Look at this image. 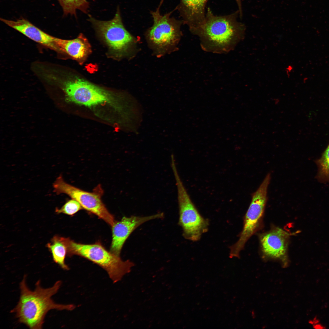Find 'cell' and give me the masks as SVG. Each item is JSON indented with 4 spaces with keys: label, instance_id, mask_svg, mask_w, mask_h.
<instances>
[{
    "label": "cell",
    "instance_id": "obj_9",
    "mask_svg": "<svg viewBox=\"0 0 329 329\" xmlns=\"http://www.w3.org/2000/svg\"><path fill=\"white\" fill-rule=\"evenodd\" d=\"M53 186L54 192L57 195L63 193L68 195L77 201L83 209L96 215L111 227L116 221L102 200L104 192L101 185L97 186L92 192L87 191L67 183L60 175Z\"/></svg>",
    "mask_w": 329,
    "mask_h": 329
},
{
    "label": "cell",
    "instance_id": "obj_5",
    "mask_svg": "<svg viewBox=\"0 0 329 329\" xmlns=\"http://www.w3.org/2000/svg\"><path fill=\"white\" fill-rule=\"evenodd\" d=\"M162 0L155 11H151L153 23L144 34L148 47L152 54L158 58L171 54L178 49L182 35V20L170 17L172 12L162 15L160 9Z\"/></svg>",
    "mask_w": 329,
    "mask_h": 329
},
{
    "label": "cell",
    "instance_id": "obj_13",
    "mask_svg": "<svg viewBox=\"0 0 329 329\" xmlns=\"http://www.w3.org/2000/svg\"><path fill=\"white\" fill-rule=\"evenodd\" d=\"M0 19L32 40L51 49L58 51L55 43L56 37L45 33L27 20L23 18L16 21L2 18Z\"/></svg>",
    "mask_w": 329,
    "mask_h": 329
},
{
    "label": "cell",
    "instance_id": "obj_15",
    "mask_svg": "<svg viewBox=\"0 0 329 329\" xmlns=\"http://www.w3.org/2000/svg\"><path fill=\"white\" fill-rule=\"evenodd\" d=\"M52 255L54 261L63 269L68 270L69 267L65 264V259L67 254V247L63 237L55 235L47 245Z\"/></svg>",
    "mask_w": 329,
    "mask_h": 329
},
{
    "label": "cell",
    "instance_id": "obj_8",
    "mask_svg": "<svg viewBox=\"0 0 329 329\" xmlns=\"http://www.w3.org/2000/svg\"><path fill=\"white\" fill-rule=\"evenodd\" d=\"M271 179V174L268 173L258 189L252 195L251 202L244 217L243 228L239 239L230 247V257H239L246 242L260 227Z\"/></svg>",
    "mask_w": 329,
    "mask_h": 329
},
{
    "label": "cell",
    "instance_id": "obj_4",
    "mask_svg": "<svg viewBox=\"0 0 329 329\" xmlns=\"http://www.w3.org/2000/svg\"><path fill=\"white\" fill-rule=\"evenodd\" d=\"M88 20L107 49L108 57L119 61L131 59L136 55L139 51L138 41L124 26L119 7L111 20H100L90 16Z\"/></svg>",
    "mask_w": 329,
    "mask_h": 329
},
{
    "label": "cell",
    "instance_id": "obj_10",
    "mask_svg": "<svg viewBox=\"0 0 329 329\" xmlns=\"http://www.w3.org/2000/svg\"><path fill=\"white\" fill-rule=\"evenodd\" d=\"M289 235L283 229L273 227L259 236L261 252L265 259L277 260L283 267L287 266L289 260L288 249Z\"/></svg>",
    "mask_w": 329,
    "mask_h": 329
},
{
    "label": "cell",
    "instance_id": "obj_16",
    "mask_svg": "<svg viewBox=\"0 0 329 329\" xmlns=\"http://www.w3.org/2000/svg\"><path fill=\"white\" fill-rule=\"evenodd\" d=\"M62 6L63 15L68 14L76 17V10H79L87 13L89 8V3L87 0H58Z\"/></svg>",
    "mask_w": 329,
    "mask_h": 329
},
{
    "label": "cell",
    "instance_id": "obj_7",
    "mask_svg": "<svg viewBox=\"0 0 329 329\" xmlns=\"http://www.w3.org/2000/svg\"><path fill=\"white\" fill-rule=\"evenodd\" d=\"M176 182L179 209V224L186 239L193 241L199 240L207 231L208 220L200 214L191 199L180 177L175 164L171 166Z\"/></svg>",
    "mask_w": 329,
    "mask_h": 329
},
{
    "label": "cell",
    "instance_id": "obj_12",
    "mask_svg": "<svg viewBox=\"0 0 329 329\" xmlns=\"http://www.w3.org/2000/svg\"><path fill=\"white\" fill-rule=\"evenodd\" d=\"M55 43L58 51L65 55L80 65L84 63L92 52L90 44L82 33L72 40L56 37Z\"/></svg>",
    "mask_w": 329,
    "mask_h": 329
},
{
    "label": "cell",
    "instance_id": "obj_6",
    "mask_svg": "<svg viewBox=\"0 0 329 329\" xmlns=\"http://www.w3.org/2000/svg\"><path fill=\"white\" fill-rule=\"evenodd\" d=\"M63 240L68 256L78 255L97 264L106 271L114 283L121 280L134 266L131 261L123 260L120 256L107 250L99 242L87 244L77 243L69 238L63 237Z\"/></svg>",
    "mask_w": 329,
    "mask_h": 329
},
{
    "label": "cell",
    "instance_id": "obj_17",
    "mask_svg": "<svg viewBox=\"0 0 329 329\" xmlns=\"http://www.w3.org/2000/svg\"><path fill=\"white\" fill-rule=\"evenodd\" d=\"M315 162L318 167L317 179L321 182H329V143Z\"/></svg>",
    "mask_w": 329,
    "mask_h": 329
},
{
    "label": "cell",
    "instance_id": "obj_3",
    "mask_svg": "<svg viewBox=\"0 0 329 329\" xmlns=\"http://www.w3.org/2000/svg\"><path fill=\"white\" fill-rule=\"evenodd\" d=\"M60 68L51 75L52 82L59 83L68 100L90 107L104 104H110L117 111L121 106L114 93L96 85L75 73Z\"/></svg>",
    "mask_w": 329,
    "mask_h": 329
},
{
    "label": "cell",
    "instance_id": "obj_18",
    "mask_svg": "<svg viewBox=\"0 0 329 329\" xmlns=\"http://www.w3.org/2000/svg\"><path fill=\"white\" fill-rule=\"evenodd\" d=\"M82 209V207L77 201L71 198L68 200L60 208H56L55 212L58 214L73 215Z\"/></svg>",
    "mask_w": 329,
    "mask_h": 329
},
{
    "label": "cell",
    "instance_id": "obj_11",
    "mask_svg": "<svg viewBox=\"0 0 329 329\" xmlns=\"http://www.w3.org/2000/svg\"><path fill=\"white\" fill-rule=\"evenodd\" d=\"M163 213L145 216L123 217L116 221L112 227V239L110 251L120 256L123 245L131 233L143 224L151 220L163 217Z\"/></svg>",
    "mask_w": 329,
    "mask_h": 329
},
{
    "label": "cell",
    "instance_id": "obj_2",
    "mask_svg": "<svg viewBox=\"0 0 329 329\" xmlns=\"http://www.w3.org/2000/svg\"><path fill=\"white\" fill-rule=\"evenodd\" d=\"M24 275L20 283V295L18 303L11 312L14 313L19 321L30 329H41L47 313L51 310H71L75 306L71 304L55 303L51 297L58 292L61 285L60 281H57L51 287L44 288L40 280L35 284V288L30 290L26 283Z\"/></svg>",
    "mask_w": 329,
    "mask_h": 329
},
{
    "label": "cell",
    "instance_id": "obj_19",
    "mask_svg": "<svg viewBox=\"0 0 329 329\" xmlns=\"http://www.w3.org/2000/svg\"><path fill=\"white\" fill-rule=\"evenodd\" d=\"M238 7V10L239 12V17L240 19L242 18L243 15L242 5L241 0H235Z\"/></svg>",
    "mask_w": 329,
    "mask_h": 329
},
{
    "label": "cell",
    "instance_id": "obj_1",
    "mask_svg": "<svg viewBox=\"0 0 329 329\" xmlns=\"http://www.w3.org/2000/svg\"><path fill=\"white\" fill-rule=\"evenodd\" d=\"M206 9L203 22L190 31L200 37L205 51L219 53L232 50L243 38L245 30V25L238 20L239 11L218 16L209 7Z\"/></svg>",
    "mask_w": 329,
    "mask_h": 329
},
{
    "label": "cell",
    "instance_id": "obj_14",
    "mask_svg": "<svg viewBox=\"0 0 329 329\" xmlns=\"http://www.w3.org/2000/svg\"><path fill=\"white\" fill-rule=\"evenodd\" d=\"M209 0H180L175 9L178 11L183 23L189 30L200 25L204 19Z\"/></svg>",
    "mask_w": 329,
    "mask_h": 329
}]
</instances>
